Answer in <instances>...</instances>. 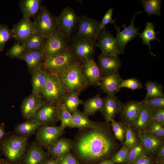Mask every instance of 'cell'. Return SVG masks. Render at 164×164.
I'll return each mask as SVG.
<instances>
[{
  "label": "cell",
  "mask_w": 164,
  "mask_h": 164,
  "mask_svg": "<svg viewBox=\"0 0 164 164\" xmlns=\"http://www.w3.org/2000/svg\"><path fill=\"white\" fill-rule=\"evenodd\" d=\"M80 64L82 73L89 85L99 86L102 76L99 66L93 58Z\"/></svg>",
  "instance_id": "17"
},
{
  "label": "cell",
  "mask_w": 164,
  "mask_h": 164,
  "mask_svg": "<svg viewBox=\"0 0 164 164\" xmlns=\"http://www.w3.org/2000/svg\"><path fill=\"white\" fill-rule=\"evenodd\" d=\"M154 164H164V162H156Z\"/></svg>",
  "instance_id": "56"
},
{
  "label": "cell",
  "mask_w": 164,
  "mask_h": 164,
  "mask_svg": "<svg viewBox=\"0 0 164 164\" xmlns=\"http://www.w3.org/2000/svg\"><path fill=\"white\" fill-rule=\"evenodd\" d=\"M74 128H79L80 131L89 129L94 126L96 122L91 120L88 117L79 110L72 114Z\"/></svg>",
  "instance_id": "30"
},
{
  "label": "cell",
  "mask_w": 164,
  "mask_h": 164,
  "mask_svg": "<svg viewBox=\"0 0 164 164\" xmlns=\"http://www.w3.org/2000/svg\"><path fill=\"white\" fill-rule=\"evenodd\" d=\"M78 62L74 53L69 49L56 56H45L42 68L57 75L68 69Z\"/></svg>",
  "instance_id": "4"
},
{
  "label": "cell",
  "mask_w": 164,
  "mask_h": 164,
  "mask_svg": "<svg viewBox=\"0 0 164 164\" xmlns=\"http://www.w3.org/2000/svg\"><path fill=\"white\" fill-rule=\"evenodd\" d=\"M103 103V98L101 97L100 94H97L83 102V113L88 117L93 116L97 111H101Z\"/></svg>",
  "instance_id": "29"
},
{
  "label": "cell",
  "mask_w": 164,
  "mask_h": 164,
  "mask_svg": "<svg viewBox=\"0 0 164 164\" xmlns=\"http://www.w3.org/2000/svg\"><path fill=\"white\" fill-rule=\"evenodd\" d=\"M122 80L118 71L102 76L99 86L107 95H115L119 91L118 87Z\"/></svg>",
  "instance_id": "22"
},
{
  "label": "cell",
  "mask_w": 164,
  "mask_h": 164,
  "mask_svg": "<svg viewBox=\"0 0 164 164\" xmlns=\"http://www.w3.org/2000/svg\"><path fill=\"white\" fill-rule=\"evenodd\" d=\"M140 102L142 106L150 109H164V97H152Z\"/></svg>",
  "instance_id": "44"
},
{
  "label": "cell",
  "mask_w": 164,
  "mask_h": 164,
  "mask_svg": "<svg viewBox=\"0 0 164 164\" xmlns=\"http://www.w3.org/2000/svg\"><path fill=\"white\" fill-rule=\"evenodd\" d=\"M74 144V141L63 137L59 138L47 151L50 156L59 160L70 152Z\"/></svg>",
  "instance_id": "21"
},
{
  "label": "cell",
  "mask_w": 164,
  "mask_h": 164,
  "mask_svg": "<svg viewBox=\"0 0 164 164\" xmlns=\"http://www.w3.org/2000/svg\"><path fill=\"white\" fill-rule=\"evenodd\" d=\"M58 161L59 164H81L70 152Z\"/></svg>",
  "instance_id": "49"
},
{
  "label": "cell",
  "mask_w": 164,
  "mask_h": 164,
  "mask_svg": "<svg viewBox=\"0 0 164 164\" xmlns=\"http://www.w3.org/2000/svg\"><path fill=\"white\" fill-rule=\"evenodd\" d=\"M0 164H14L9 162L6 159H2L0 160Z\"/></svg>",
  "instance_id": "54"
},
{
  "label": "cell",
  "mask_w": 164,
  "mask_h": 164,
  "mask_svg": "<svg viewBox=\"0 0 164 164\" xmlns=\"http://www.w3.org/2000/svg\"><path fill=\"white\" fill-rule=\"evenodd\" d=\"M148 155L146 149L140 142L129 149L127 164H130L139 158Z\"/></svg>",
  "instance_id": "35"
},
{
  "label": "cell",
  "mask_w": 164,
  "mask_h": 164,
  "mask_svg": "<svg viewBox=\"0 0 164 164\" xmlns=\"http://www.w3.org/2000/svg\"><path fill=\"white\" fill-rule=\"evenodd\" d=\"M113 12V9L110 8L104 14L100 24V31L105 29V26L108 24L113 23L114 26L116 25L115 21L117 19L114 20L112 18Z\"/></svg>",
  "instance_id": "47"
},
{
  "label": "cell",
  "mask_w": 164,
  "mask_h": 164,
  "mask_svg": "<svg viewBox=\"0 0 164 164\" xmlns=\"http://www.w3.org/2000/svg\"><path fill=\"white\" fill-rule=\"evenodd\" d=\"M153 157L155 162H164V144L158 149Z\"/></svg>",
  "instance_id": "51"
},
{
  "label": "cell",
  "mask_w": 164,
  "mask_h": 164,
  "mask_svg": "<svg viewBox=\"0 0 164 164\" xmlns=\"http://www.w3.org/2000/svg\"><path fill=\"white\" fill-rule=\"evenodd\" d=\"M27 142V137L11 136L0 142V149L8 161L18 164L25 153Z\"/></svg>",
  "instance_id": "2"
},
{
  "label": "cell",
  "mask_w": 164,
  "mask_h": 164,
  "mask_svg": "<svg viewBox=\"0 0 164 164\" xmlns=\"http://www.w3.org/2000/svg\"></svg>",
  "instance_id": "57"
},
{
  "label": "cell",
  "mask_w": 164,
  "mask_h": 164,
  "mask_svg": "<svg viewBox=\"0 0 164 164\" xmlns=\"http://www.w3.org/2000/svg\"><path fill=\"white\" fill-rule=\"evenodd\" d=\"M12 30L16 42L22 44L29 37L36 32L34 22L23 17L13 25Z\"/></svg>",
  "instance_id": "15"
},
{
  "label": "cell",
  "mask_w": 164,
  "mask_h": 164,
  "mask_svg": "<svg viewBox=\"0 0 164 164\" xmlns=\"http://www.w3.org/2000/svg\"><path fill=\"white\" fill-rule=\"evenodd\" d=\"M49 156L47 152L36 142H33L25 153L20 162L21 164H41Z\"/></svg>",
  "instance_id": "19"
},
{
  "label": "cell",
  "mask_w": 164,
  "mask_h": 164,
  "mask_svg": "<svg viewBox=\"0 0 164 164\" xmlns=\"http://www.w3.org/2000/svg\"><path fill=\"white\" fill-rule=\"evenodd\" d=\"M144 85L147 93L143 100L152 97H164L163 88L160 84L150 81H147Z\"/></svg>",
  "instance_id": "36"
},
{
  "label": "cell",
  "mask_w": 164,
  "mask_h": 164,
  "mask_svg": "<svg viewBox=\"0 0 164 164\" xmlns=\"http://www.w3.org/2000/svg\"><path fill=\"white\" fill-rule=\"evenodd\" d=\"M46 38L37 32L27 39L22 44L26 51H35L43 52Z\"/></svg>",
  "instance_id": "31"
},
{
  "label": "cell",
  "mask_w": 164,
  "mask_h": 164,
  "mask_svg": "<svg viewBox=\"0 0 164 164\" xmlns=\"http://www.w3.org/2000/svg\"><path fill=\"white\" fill-rule=\"evenodd\" d=\"M46 72V85L40 95L44 101L59 104L67 93L57 75Z\"/></svg>",
  "instance_id": "5"
},
{
  "label": "cell",
  "mask_w": 164,
  "mask_h": 164,
  "mask_svg": "<svg viewBox=\"0 0 164 164\" xmlns=\"http://www.w3.org/2000/svg\"><path fill=\"white\" fill-rule=\"evenodd\" d=\"M146 131L155 137L164 139V125L152 119Z\"/></svg>",
  "instance_id": "43"
},
{
  "label": "cell",
  "mask_w": 164,
  "mask_h": 164,
  "mask_svg": "<svg viewBox=\"0 0 164 164\" xmlns=\"http://www.w3.org/2000/svg\"><path fill=\"white\" fill-rule=\"evenodd\" d=\"M109 123L96 122L93 127L81 131L72 149L79 159L87 162H101L116 153L119 145Z\"/></svg>",
  "instance_id": "1"
},
{
  "label": "cell",
  "mask_w": 164,
  "mask_h": 164,
  "mask_svg": "<svg viewBox=\"0 0 164 164\" xmlns=\"http://www.w3.org/2000/svg\"><path fill=\"white\" fill-rule=\"evenodd\" d=\"M155 28L154 25L153 23L148 22L146 24L143 31L139 34V37L142 40L143 44L148 46L151 54L154 56H155L151 51L150 42L154 40H157L159 42L161 41L156 36V34L158 33L155 31Z\"/></svg>",
  "instance_id": "33"
},
{
  "label": "cell",
  "mask_w": 164,
  "mask_h": 164,
  "mask_svg": "<svg viewBox=\"0 0 164 164\" xmlns=\"http://www.w3.org/2000/svg\"><path fill=\"white\" fill-rule=\"evenodd\" d=\"M128 149L123 143L121 148L112 155L109 160L114 164H127Z\"/></svg>",
  "instance_id": "42"
},
{
  "label": "cell",
  "mask_w": 164,
  "mask_h": 164,
  "mask_svg": "<svg viewBox=\"0 0 164 164\" xmlns=\"http://www.w3.org/2000/svg\"><path fill=\"white\" fill-rule=\"evenodd\" d=\"M46 73L42 68L31 74L32 93L41 95L43 92L46 83Z\"/></svg>",
  "instance_id": "28"
},
{
  "label": "cell",
  "mask_w": 164,
  "mask_h": 164,
  "mask_svg": "<svg viewBox=\"0 0 164 164\" xmlns=\"http://www.w3.org/2000/svg\"><path fill=\"white\" fill-rule=\"evenodd\" d=\"M45 57L42 51H28L22 60L26 62L29 72L32 74L42 68Z\"/></svg>",
  "instance_id": "25"
},
{
  "label": "cell",
  "mask_w": 164,
  "mask_h": 164,
  "mask_svg": "<svg viewBox=\"0 0 164 164\" xmlns=\"http://www.w3.org/2000/svg\"><path fill=\"white\" fill-rule=\"evenodd\" d=\"M5 125L3 124L0 125V143L2 138L8 134L5 131Z\"/></svg>",
  "instance_id": "53"
},
{
  "label": "cell",
  "mask_w": 164,
  "mask_h": 164,
  "mask_svg": "<svg viewBox=\"0 0 164 164\" xmlns=\"http://www.w3.org/2000/svg\"><path fill=\"white\" fill-rule=\"evenodd\" d=\"M98 59L102 76L118 71L121 66V60L117 55L101 53L98 56Z\"/></svg>",
  "instance_id": "23"
},
{
  "label": "cell",
  "mask_w": 164,
  "mask_h": 164,
  "mask_svg": "<svg viewBox=\"0 0 164 164\" xmlns=\"http://www.w3.org/2000/svg\"><path fill=\"white\" fill-rule=\"evenodd\" d=\"M141 102L131 101L123 104L118 114L121 121L127 126H131L141 109Z\"/></svg>",
  "instance_id": "20"
},
{
  "label": "cell",
  "mask_w": 164,
  "mask_h": 164,
  "mask_svg": "<svg viewBox=\"0 0 164 164\" xmlns=\"http://www.w3.org/2000/svg\"><path fill=\"white\" fill-rule=\"evenodd\" d=\"M57 76L67 93L74 92L79 95L89 86L82 73L78 62Z\"/></svg>",
  "instance_id": "3"
},
{
  "label": "cell",
  "mask_w": 164,
  "mask_h": 164,
  "mask_svg": "<svg viewBox=\"0 0 164 164\" xmlns=\"http://www.w3.org/2000/svg\"><path fill=\"white\" fill-rule=\"evenodd\" d=\"M41 164H59V161L50 157L48 158Z\"/></svg>",
  "instance_id": "52"
},
{
  "label": "cell",
  "mask_w": 164,
  "mask_h": 164,
  "mask_svg": "<svg viewBox=\"0 0 164 164\" xmlns=\"http://www.w3.org/2000/svg\"><path fill=\"white\" fill-rule=\"evenodd\" d=\"M59 105L44 101L31 119L36 121L41 126H55L59 121Z\"/></svg>",
  "instance_id": "8"
},
{
  "label": "cell",
  "mask_w": 164,
  "mask_h": 164,
  "mask_svg": "<svg viewBox=\"0 0 164 164\" xmlns=\"http://www.w3.org/2000/svg\"><path fill=\"white\" fill-rule=\"evenodd\" d=\"M136 133L149 155L153 157L158 149L164 144L163 139L155 137L146 130Z\"/></svg>",
  "instance_id": "24"
},
{
  "label": "cell",
  "mask_w": 164,
  "mask_h": 164,
  "mask_svg": "<svg viewBox=\"0 0 164 164\" xmlns=\"http://www.w3.org/2000/svg\"><path fill=\"white\" fill-rule=\"evenodd\" d=\"M75 37L95 42L100 31V22L86 15L80 16Z\"/></svg>",
  "instance_id": "10"
},
{
  "label": "cell",
  "mask_w": 164,
  "mask_h": 164,
  "mask_svg": "<svg viewBox=\"0 0 164 164\" xmlns=\"http://www.w3.org/2000/svg\"><path fill=\"white\" fill-rule=\"evenodd\" d=\"M68 41L58 30L46 39L43 52L45 56L54 57L60 55L69 49Z\"/></svg>",
  "instance_id": "7"
},
{
  "label": "cell",
  "mask_w": 164,
  "mask_h": 164,
  "mask_svg": "<svg viewBox=\"0 0 164 164\" xmlns=\"http://www.w3.org/2000/svg\"><path fill=\"white\" fill-rule=\"evenodd\" d=\"M64 132L60 126H41L37 130L36 142L43 149L48 150Z\"/></svg>",
  "instance_id": "9"
},
{
  "label": "cell",
  "mask_w": 164,
  "mask_h": 164,
  "mask_svg": "<svg viewBox=\"0 0 164 164\" xmlns=\"http://www.w3.org/2000/svg\"><path fill=\"white\" fill-rule=\"evenodd\" d=\"M111 125L114 136L121 143H124L125 139L127 126L121 121H111Z\"/></svg>",
  "instance_id": "39"
},
{
  "label": "cell",
  "mask_w": 164,
  "mask_h": 164,
  "mask_svg": "<svg viewBox=\"0 0 164 164\" xmlns=\"http://www.w3.org/2000/svg\"><path fill=\"white\" fill-rule=\"evenodd\" d=\"M144 11L148 15H160L161 12V0H140Z\"/></svg>",
  "instance_id": "37"
},
{
  "label": "cell",
  "mask_w": 164,
  "mask_h": 164,
  "mask_svg": "<svg viewBox=\"0 0 164 164\" xmlns=\"http://www.w3.org/2000/svg\"><path fill=\"white\" fill-rule=\"evenodd\" d=\"M142 12H139L134 13L129 26H127L125 24L122 25L123 29L122 31H121L119 27L116 25L114 26L117 31L115 38L118 47V55L124 53L127 43L136 37L139 34V29L135 26L134 22L137 15Z\"/></svg>",
  "instance_id": "11"
},
{
  "label": "cell",
  "mask_w": 164,
  "mask_h": 164,
  "mask_svg": "<svg viewBox=\"0 0 164 164\" xmlns=\"http://www.w3.org/2000/svg\"><path fill=\"white\" fill-rule=\"evenodd\" d=\"M41 126L34 120H27L17 125L15 128V132L18 135L28 137L34 134Z\"/></svg>",
  "instance_id": "32"
},
{
  "label": "cell",
  "mask_w": 164,
  "mask_h": 164,
  "mask_svg": "<svg viewBox=\"0 0 164 164\" xmlns=\"http://www.w3.org/2000/svg\"><path fill=\"white\" fill-rule=\"evenodd\" d=\"M140 142L135 132L131 126H128L124 142L125 146L128 149Z\"/></svg>",
  "instance_id": "45"
},
{
  "label": "cell",
  "mask_w": 164,
  "mask_h": 164,
  "mask_svg": "<svg viewBox=\"0 0 164 164\" xmlns=\"http://www.w3.org/2000/svg\"><path fill=\"white\" fill-rule=\"evenodd\" d=\"M79 17L75 11L69 6L64 8L56 17L58 30L64 34L68 40Z\"/></svg>",
  "instance_id": "12"
},
{
  "label": "cell",
  "mask_w": 164,
  "mask_h": 164,
  "mask_svg": "<svg viewBox=\"0 0 164 164\" xmlns=\"http://www.w3.org/2000/svg\"><path fill=\"white\" fill-rule=\"evenodd\" d=\"M42 0H20L19 5L23 17L30 19L35 17L39 12L42 7Z\"/></svg>",
  "instance_id": "26"
},
{
  "label": "cell",
  "mask_w": 164,
  "mask_h": 164,
  "mask_svg": "<svg viewBox=\"0 0 164 164\" xmlns=\"http://www.w3.org/2000/svg\"><path fill=\"white\" fill-rule=\"evenodd\" d=\"M152 119L150 109L142 105L140 111L132 123L131 127L136 133L144 132Z\"/></svg>",
  "instance_id": "27"
},
{
  "label": "cell",
  "mask_w": 164,
  "mask_h": 164,
  "mask_svg": "<svg viewBox=\"0 0 164 164\" xmlns=\"http://www.w3.org/2000/svg\"><path fill=\"white\" fill-rule=\"evenodd\" d=\"M99 164H114L109 159H107L101 161Z\"/></svg>",
  "instance_id": "55"
},
{
  "label": "cell",
  "mask_w": 164,
  "mask_h": 164,
  "mask_svg": "<svg viewBox=\"0 0 164 164\" xmlns=\"http://www.w3.org/2000/svg\"><path fill=\"white\" fill-rule=\"evenodd\" d=\"M43 101L40 95L32 93L26 97L20 106L23 117L27 120L31 119L40 108Z\"/></svg>",
  "instance_id": "18"
},
{
  "label": "cell",
  "mask_w": 164,
  "mask_h": 164,
  "mask_svg": "<svg viewBox=\"0 0 164 164\" xmlns=\"http://www.w3.org/2000/svg\"><path fill=\"white\" fill-rule=\"evenodd\" d=\"M155 162L153 157L147 155L139 158L130 164H154Z\"/></svg>",
  "instance_id": "50"
},
{
  "label": "cell",
  "mask_w": 164,
  "mask_h": 164,
  "mask_svg": "<svg viewBox=\"0 0 164 164\" xmlns=\"http://www.w3.org/2000/svg\"><path fill=\"white\" fill-rule=\"evenodd\" d=\"M79 95L76 93L70 92L67 93L63 99L62 103L71 114L77 111L79 106L83 103Z\"/></svg>",
  "instance_id": "34"
},
{
  "label": "cell",
  "mask_w": 164,
  "mask_h": 164,
  "mask_svg": "<svg viewBox=\"0 0 164 164\" xmlns=\"http://www.w3.org/2000/svg\"><path fill=\"white\" fill-rule=\"evenodd\" d=\"M103 98V105L100 111L106 121L109 123L119 114L123 104L115 95H107Z\"/></svg>",
  "instance_id": "16"
},
{
  "label": "cell",
  "mask_w": 164,
  "mask_h": 164,
  "mask_svg": "<svg viewBox=\"0 0 164 164\" xmlns=\"http://www.w3.org/2000/svg\"><path fill=\"white\" fill-rule=\"evenodd\" d=\"M95 42L75 37L72 40L69 48L74 53L78 62L80 63L92 58L94 53Z\"/></svg>",
  "instance_id": "13"
},
{
  "label": "cell",
  "mask_w": 164,
  "mask_h": 164,
  "mask_svg": "<svg viewBox=\"0 0 164 164\" xmlns=\"http://www.w3.org/2000/svg\"><path fill=\"white\" fill-rule=\"evenodd\" d=\"M128 88L132 90L140 89L142 87L141 82L135 77L121 80L118 87L119 91L122 88Z\"/></svg>",
  "instance_id": "46"
},
{
  "label": "cell",
  "mask_w": 164,
  "mask_h": 164,
  "mask_svg": "<svg viewBox=\"0 0 164 164\" xmlns=\"http://www.w3.org/2000/svg\"><path fill=\"white\" fill-rule=\"evenodd\" d=\"M150 113L152 119L164 125V109H150Z\"/></svg>",
  "instance_id": "48"
},
{
  "label": "cell",
  "mask_w": 164,
  "mask_h": 164,
  "mask_svg": "<svg viewBox=\"0 0 164 164\" xmlns=\"http://www.w3.org/2000/svg\"><path fill=\"white\" fill-rule=\"evenodd\" d=\"M96 39V46L98 47L102 54L112 55H118V51L115 39L113 34L105 29L100 31Z\"/></svg>",
  "instance_id": "14"
},
{
  "label": "cell",
  "mask_w": 164,
  "mask_h": 164,
  "mask_svg": "<svg viewBox=\"0 0 164 164\" xmlns=\"http://www.w3.org/2000/svg\"><path fill=\"white\" fill-rule=\"evenodd\" d=\"M33 22L36 32L46 39L58 30L56 17L44 6H42Z\"/></svg>",
  "instance_id": "6"
},
{
  "label": "cell",
  "mask_w": 164,
  "mask_h": 164,
  "mask_svg": "<svg viewBox=\"0 0 164 164\" xmlns=\"http://www.w3.org/2000/svg\"><path fill=\"white\" fill-rule=\"evenodd\" d=\"M26 52L23 44L16 42L7 50L6 55L11 59L22 60Z\"/></svg>",
  "instance_id": "41"
},
{
  "label": "cell",
  "mask_w": 164,
  "mask_h": 164,
  "mask_svg": "<svg viewBox=\"0 0 164 164\" xmlns=\"http://www.w3.org/2000/svg\"><path fill=\"white\" fill-rule=\"evenodd\" d=\"M14 38V34L12 29L5 25L0 24V52L4 50L7 42Z\"/></svg>",
  "instance_id": "40"
},
{
  "label": "cell",
  "mask_w": 164,
  "mask_h": 164,
  "mask_svg": "<svg viewBox=\"0 0 164 164\" xmlns=\"http://www.w3.org/2000/svg\"><path fill=\"white\" fill-rule=\"evenodd\" d=\"M59 119L61 121L60 126L63 129L67 127L74 128L72 114L67 110L61 103L59 107Z\"/></svg>",
  "instance_id": "38"
}]
</instances>
